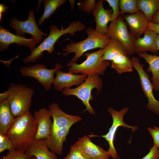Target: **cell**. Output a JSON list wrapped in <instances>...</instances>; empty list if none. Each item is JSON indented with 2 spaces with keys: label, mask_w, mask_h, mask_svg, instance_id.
<instances>
[{
  "label": "cell",
  "mask_w": 159,
  "mask_h": 159,
  "mask_svg": "<svg viewBox=\"0 0 159 159\" xmlns=\"http://www.w3.org/2000/svg\"><path fill=\"white\" fill-rule=\"evenodd\" d=\"M49 107L53 121L49 135L46 139L47 144L51 151L61 155L63 143L66 140L70 128L74 124L81 120L82 118L78 115L67 114L56 103L52 102Z\"/></svg>",
  "instance_id": "cell-1"
},
{
  "label": "cell",
  "mask_w": 159,
  "mask_h": 159,
  "mask_svg": "<svg viewBox=\"0 0 159 159\" xmlns=\"http://www.w3.org/2000/svg\"><path fill=\"white\" fill-rule=\"evenodd\" d=\"M37 125L30 111L15 117L6 135L14 148L25 152L35 140Z\"/></svg>",
  "instance_id": "cell-2"
},
{
  "label": "cell",
  "mask_w": 159,
  "mask_h": 159,
  "mask_svg": "<svg viewBox=\"0 0 159 159\" xmlns=\"http://www.w3.org/2000/svg\"><path fill=\"white\" fill-rule=\"evenodd\" d=\"M85 25L79 20H76L69 24L65 29H59L56 24L50 26V31L48 36L39 45L36 47L26 58L22 59L25 63L35 62L41 57L43 52L47 51L49 54L52 53L54 49V45L59 39L63 35L68 34L72 36L75 35L77 32H81L85 29Z\"/></svg>",
  "instance_id": "cell-3"
},
{
  "label": "cell",
  "mask_w": 159,
  "mask_h": 159,
  "mask_svg": "<svg viewBox=\"0 0 159 159\" xmlns=\"http://www.w3.org/2000/svg\"><path fill=\"white\" fill-rule=\"evenodd\" d=\"M85 32L88 36L87 38L79 42L70 43L62 49L63 56H66L73 53L74 57L70 60L71 62H75L86 52L98 48L104 49L110 43V39L106 35L97 33L91 27H88Z\"/></svg>",
  "instance_id": "cell-4"
},
{
  "label": "cell",
  "mask_w": 159,
  "mask_h": 159,
  "mask_svg": "<svg viewBox=\"0 0 159 159\" xmlns=\"http://www.w3.org/2000/svg\"><path fill=\"white\" fill-rule=\"evenodd\" d=\"M7 100L12 113L17 117L30 111L34 90L21 84L11 83Z\"/></svg>",
  "instance_id": "cell-5"
},
{
  "label": "cell",
  "mask_w": 159,
  "mask_h": 159,
  "mask_svg": "<svg viewBox=\"0 0 159 159\" xmlns=\"http://www.w3.org/2000/svg\"><path fill=\"white\" fill-rule=\"evenodd\" d=\"M103 49H100L96 52L86 53L85 54L86 59L80 64L69 62L66 67L68 72L77 74L79 73L88 76L92 74L103 75L110 64L109 61H103L102 57Z\"/></svg>",
  "instance_id": "cell-6"
},
{
  "label": "cell",
  "mask_w": 159,
  "mask_h": 159,
  "mask_svg": "<svg viewBox=\"0 0 159 159\" xmlns=\"http://www.w3.org/2000/svg\"><path fill=\"white\" fill-rule=\"evenodd\" d=\"M102 85V81L99 75H88L80 85L74 88H65L62 91V93L66 96H76L85 106V111H87L90 113L95 115V112L90 104V101L93 99L91 92L93 89L96 88L97 91V94H98L101 89Z\"/></svg>",
  "instance_id": "cell-7"
},
{
  "label": "cell",
  "mask_w": 159,
  "mask_h": 159,
  "mask_svg": "<svg viewBox=\"0 0 159 159\" xmlns=\"http://www.w3.org/2000/svg\"><path fill=\"white\" fill-rule=\"evenodd\" d=\"M64 67L57 63L52 69H48L44 64L40 63L21 68V75L23 77L33 78L43 86L45 90L48 91L52 87L54 78V74L56 71Z\"/></svg>",
  "instance_id": "cell-8"
},
{
  "label": "cell",
  "mask_w": 159,
  "mask_h": 159,
  "mask_svg": "<svg viewBox=\"0 0 159 159\" xmlns=\"http://www.w3.org/2000/svg\"><path fill=\"white\" fill-rule=\"evenodd\" d=\"M110 39L119 41L129 55L135 52L134 40L129 31L127 24L121 16L111 21L106 34Z\"/></svg>",
  "instance_id": "cell-9"
},
{
  "label": "cell",
  "mask_w": 159,
  "mask_h": 159,
  "mask_svg": "<svg viewBox=\"0 0 159 159\" xmlns=\"http://www.w3.org/2000/svg\"><path fill=\"white\" fill-rule=\"evenodd\" d=\"M129 110L128 108H124L120 111H117L111 107L107 109L108 112L111 115L113 122L111 126L109 128L108 132L105 135L98 136L90 135L88 136L92 137L100 136L103 137L107 141L109 146L108 151L112 159H120L117 152L114 146V141L116 132L118 127L120 126L125 128L131 129L132 132H134L138 129L136 126H132L125 124L123 121V117Z\"/></svg>",
  "instance_id": "cell-10"
},
{
  "label": "cell",
  "mask_w": 159,
  "mask_h": 159,
  "mask_svg": "<svg viewBox=\"0 0 159 159\" xmlns=\"http://www.w3.org/2000/svg\"><path fill=\"white\" fill-rule=\"evenodd\" d=\"M131 59L132 67L138 74L142 89L148 99L147 108L158 115L159 114V100H157L154 96L153 87L149 79V75L145 71L144 64L140 62L137 57L132 56Z\"/></svg>",
  "instance_id": "cell-11"
},
{
  "label": "cell",
  "mask_w": 159,
  "mask_h": 159,
  "mask_svg": "<svg viewBox=\"0 0 159 159\" xmlns=\"http://www.w3.org/2000/svg\"><path fill=\"white\" fill-rule=\"evenodd\" d=\"M9 25L11 28L14 29L16 34L23 36L26 33L30 34L39 44L42 42L44 38L46 37L47 33L43 32L38 28L37 24L33 10L29 11L28 19L25 21L18 20L16 17L11 18L10 20Z\"/></svg>",
  "instance_id": "cell-12"
},
{
  "label": "cell",
  "mask_w": 159,
  "mask_h": 159,
  "mask_svg": "<svg viewBox=\"0 0 159 159\" xmlns=\"http://www.w3.org/2000/svg\"><path fill=\"white\" fill-rule=\"evenodd\" d=\"M16 44L18 46H24L29 48L32 52L38 43L33 37L26 39L24 36L14 34L9 30L0 26V51L7 50L9 45Z\"/></svg>",
  "instance_id": "cell-13"
},
{
  "label": "cell",
  "mask_w": 159,
  "mask_h": 159,
  "mask_svg": "<svg viewBox=\"0 0 159 159\" xmlns=\"http://www.w3.org/2000/svg\"><path fill=\"white\" fill-rule=\"evenodd\" d=\"M55 74L56 76L52 85L54 89L57 91H62L74 85L78 87L87 77L85 74H76L69 72H64L60 69L57 70Z\"/></svg>",
  "instance_id": "cell-14"
},
{
  "label": "cell",
  "mask_w": 159,
  "mask_h": 159,
  "mask_svg": "<svg viewBox=\"0 0 159 159\" xmlns=\"http://www.w3.org/2000/svg\"><path fill=\"white\" fill-rule=\"evenodd\" d=\"M122 17L126 21L129 32L134 41L148 29L149 22L140 10L132 14H124Z\"/></svg>",
  "instance_id": "cell-15"
},
{
  "label": "cell",
  "mask_w": 159,
  "mask_h": 159,
  "mask_svg": "<svg viewBox=\"0 0 159 159\" xmlns=\"http://www.w3.org/2000/svg\"><path fill=\"white\" fill-rule=\"evenodd\" d=\"M37 125V131L35 140L45 139L50 133L52 122L50 111L46 108L35 111L33 115Z\"/></svg>",
  "instance_id": "cell-16"
},
{
  "label": "cell",
  "mask_w": 159,
  "mask_h": 159,
  "mask_svg": "<svg viewBox=\"0 0 159 159\" xmlns=\"http://www.w3.org/2000/svg\"><path fill=\"white\" fill-rule=\"evenodd\" d=\"M96 23L95 30L98 33L103 35L106 34L109 22L111 21L112 13V10L105 9L102 0H98L92 12Z\"/></svg>",
  "instance_id": "cell-17"
},
{
  "label": "cell",
  "mask_w": 159,
  "mask_h": 159,
  "mask_svg": "<svg viewBox=\"0 0 159 159\" xmlns=\"http://www.w3.org/2000/svg\"><path fill=\"white\" fill-rule=\"evenodd\" d=\"M75 143L86 153L90 159H109L110 154L99 145L93 143L89 136L80 138Z\"/></svg>",
  "instance_id": "cell-18"
},
{
  "label": "cell",
  "mask_w": 159,
  "mask_h": 159,
  "mask_svg": "<svg viewBox=\"0 0 159 159\" xmlns=\"http://www.w3.org/2000/svg\"><path fill=\"white\" fill-rule=\"evenodd\" d=\"M143 37L134 41L135 52L138 53L149 51L156 55L158 50L156 44V38L158 34L154 31L147 29L144 33Z\"/></svg>",
  "instance_id": "cell-19"
},
{
  "label": "cell",
  "mask_w": 159,
  "mask_h": 159,
  "mask_svg": "<svg viewBox=\"0 0 159 159\" xmlns=\"http://www.w3.org/2000/svg\"><path fill=\"white\" fill-rule=\"evenodd\" d=\"M25 153L36 159H58L56 154L49 150L45 139L35 140Z\"/></svg>",
  "instance_id": "cell-20"
},
{
  "label": "cell",
  "mask_w": 159,
  "mask_h": 159,
  "mask_svg": "<svg viewBox=\"0 0 159 159\" xmlns=\"http://www.w3.org/2000/svg\"><path fill=\"white\" fill-rule=\"evenodd\" d=\"M139 57L143 59L149 66L147 71L152 74L151 78L153 89L156 91H159V56L148 54L147 52L138 53Z\"/></svg>",
  "instance_id": "cell-21"
},
{
  "label": "cell",
  "mask_w": 159,
  "mask_h": 159,
  "mask_svg": "<svg viewBox=\"0 0 159 159\" xmlns=\"http://www.w3.org/2000/svg\"><path fill=\"white\" fill-rule=\"evenodd\" d=\"M15 117L12 113L7 99L0 102V134H6Z\"/></svg>",
  "instance_id": "cell-22"
},
{
  "label": "cell",
  "mask_w": 159,
  "mask_h": 159,
  "mask_svg": "<svg viewBox=\"0 0 159 159\" xmlns=\"http://www.w3.org/2000/svg\"><path fill=\"white\" fill-rule=\"evenodd\" d=\"M127 52L119 53L111 59V66L119 74L132 72V61Z\"/></svg>",
  "instance_id": "cell-23"
},
{
  "label": "cell",
  "mask_w": 159,
  "mask_h": 159,
  "mask_svg": "<svg viewBox=\"0 0 159 159\" xmlns=\"http://www.w3.org/2000/svg\"><path fill=\"white\" fill-rule=\"evenodd\" d=\"M137 5L139 9L151 22L153 16L159 9V0H138Z\"/></svg>",
  "instance_id": "cell-24"
},
{
  "label": "cell",
  "mask_w": 159,
  "mask_h": 159,
  "mask_svg": "<svg viewBox=\"0 0 159 159\" xmlns=\"http://www.w3.org/2000/svg\"><path fill=\"white\" fill-rule=\"evenodd\" d=\"M42 1L44 11L38 20V26H41L46 19L47 20L59 6L67 1L66 0H44Z\"/></svg>",
  "instance_id": "cell-25"
},
{
  "label": "cell",
  "mask_w": 159,
  "mask_h": 159,
  "mask_svg": "<svg viewBox=\"0 0 159 159\" xmlns=\"http://www.w3.org/2000/svg\"><path fill=\"white\" fill-rule=\"evenodd\" d=\"M119 6L121 15L126 13L134 14L139 10L138 7L137 0H120Z\"/></svg>",
  "instance_id": "cell-26"
},
{
  "label": "cell",
  "mask_w": 159,
  "mask_h": 159,
  "mask_svg": "<svg viewBox=\"0 0 159 159\" xmlns=\"http://www.w3.org/2000/svg\"><path fill=\"white\" fill-rule=\"evenodd\" d=\"M63 159H90L84 151L75 143L70 147V151Z\"/></svg>",
  "instance_id": "cell-27"
},
{
  "label": "cell",
  "mask_w": 159,
  "mask_h": 159,
  "mask_svg": "<svg viewBox=\"0 0 159 159\" xmlns=\"http://www.w3.org/2000/svg\"><path fill=\"white\" fill-rule=\"evenodd\" d=\"M95 0H81L78 1V9L80 11L89 14L92 13L96 5Z\"/></svg>",
  "instance_id": "cell-28"
},
{
  "label": "cell",
  "mask_w": 159,
  "mask_h": 159,
  "mask_svg": "<svg viewBox=\"0 0 159 159\" xmlns=\"http://www.w3.org/2000/svg\"><path fill=\"white\" fill-rule=\"evenodd\" d=\"M31 157L25 152L13 149L1 157L0 159H30Z\"/></svg>",
  "instance_id": "cell-29"
},
{
  "label": "cell",
  "mask_w": 159,
  "mask_h": 159,
  "mask_svg": "<svg viewBox=\"0 0 159 159\" xmlns=\"http://www.w3.org/2000/svg\"><path fill=\"white\" fill-rule=\"evenodd\" d=\"M13 149V143L7 135L0 134V153H2L6 150L9 151Z\"/></svg>",
  "instance_id": "cell-30"
},
{
  "label": "cell",
  "mask_w": 159,
  "mask_h": 159,
  "mask_svg": "<svg viewBox=\"0 0 159 159\" xmlns=\"http://www.w3.org/2000/svg\"><path fill=\"white\" fill-rule=\"evenodd\" d=\"M110 6L112 8V13L111 21L116 19L120 15L119 10V0H106Z\"/></svg>",
  "instance_id": "cell-31"
},
{
  "label": "cell",
  "mask_w": 159,
  "mask_h": 159,
  "mask_svg": "<svg viewBox=\"0 0 159 159\" xmlns=\"http://www.w3.org/2000/svg\"><path fill=\"white\" fill-rule=\"evenodd\" d=\"M159 146L154 145L150 149L149 152L142 159H159Z\"/></svg>",
  "instance_id": "cell-32"
},
{
  "label": "cell",
  "mask_w": 159,
  "mask_h": 159,
  "mask_svg": "<svg viewBox=\"0 0 159 159\" xmlns=\"http://www.w3.org/2000/svg\"><path fill=\"white\" fill-rule=\"evenodd\" d=\"M148 130L153 138L154 145L159 146V127H148Z\"/></svg>",
  "instance_id": "cell-33"
},
{
  "label": "cell",
  "mask_w": 159,
  "mask_h": 159,
  "mask_svg": "<svg viewBox=\"0 0 159 159\" xmlns=\"http://www.w3.org/2000/svg\"><path fill=\"white\" fill-rule=\"evenodd\" d=\"M148 29L153 30L159 34V24H155L151 22L149 23Z\"/></svg>",
  "instance_id": "cell-34"
},
{
  "label": "cell",
  "mask_w": 159,
  "mask_h": 159,
  "mask_svg": "<svg viewBox=\"0 0 159 159\" xmlns=\"http://www.w3.org/2000/svg\"><path fill=\"white\" fill-rule=\"evenodd\" d=\"M151 22L156 24H159V9L153 16Z\"/></svg>",
  "instance_id": "cell-35"
},
{
  "label": "cell",
  "mask_w": 159,
  "mask_h": 159,
  "mask_svg": "<svg viewBox=\"0 0 159 159\" xmlns=\"http://www.w3.org/2000/svg\"><path fill=\"white\" fill-rule=\"evenodd\" d=\"M4 4L3 3L2 4H0V21L1 20L2 18V12L5 14L6 13V11L7 9L9 7V6H6L4 5Z\"/></svg>",
  "instance_id": "cell-36"
},
{
  "label": "cell",
  "mask_w": 159,
  "mask_h": 159,
  "mask_svg": "<svg viewBox=\"0 0 159 159\" xmlns=\"http://www.w3.org/2000/svg\"><path fill=\"white\" fill-rule=\"evenodd\" d=\"M9 96L8 90H6L0 94V102L7 99Z\"/></svg>",
  "instance_id": "cell-37"
},
{
  "label": "cell",
  "mask_w": 159,
  "mask_h": 159,
  "mask_svg": "<svg viewBox=\"0 0 159 159\" xmlns=\"http://www.w3.org/2000/svg\"><path fill=\"white\" fill-rule=\"evenodd\" d=\"M75 0H69V1L71 5V9L72 11L74 9V7L75 5Z\"/></svg>",
  "instance_id": "cell-38"
},
{
  "label": "cell",
  "mask_w": 159,
  "mask_h": 159,
  "mask_svg": "<svg viewBox=\"0 0 159 159\" xmlns=\"http://www.w3.org/2000/svg\"><path fill=\"white\" fill-rule=\"evenodd\" d=\"M156 44L157 49L159 50V34H158L156 38Z\"/></svg>",
  "instance_id": "cell-39"
},
{
  "label": "cell",
  "mask_w": 159,
  "mask_h": 159,
  "mask_svg": "<svg viewBox=\"0 0 159 159\" xmlns=\"http://www.w3.org/2000/svg\"><path fill=\"white\" fill-rule=\"evenodd\" d=\"M30 159H36L34 156H32Z\"/></svg>",
  "instance_id": "cell-40"
}]
</instances>
